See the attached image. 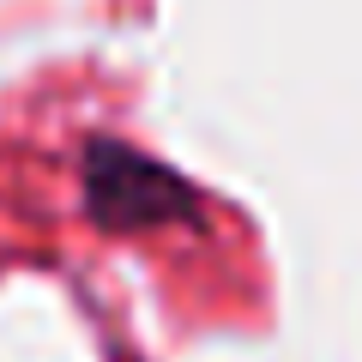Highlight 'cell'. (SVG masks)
Wrapping results in <instances>:
<instances>
[{
  "label": "cell",
  "mask_w": 362,
  "mask_h": 362,
  "mask_svg": "<svg viewBox=\"0 0 362 362\" xmlns=\"http://www.w3.org/2000/svg\"><path fill=\"white\" fill-rule=\"evenodd\" d=\"M85 181V218L109 235H151L169 223H199V187L163 169L157 157L121 139H90L78 157Z\"/></svg>",
  "instance_id": "6da1fadb"
}]
</instances>
